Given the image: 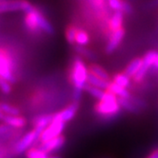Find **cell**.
I'll list each match as a JSON object with an SVG mask.
<instances>
[{"mask_svg": "<svg viewBox=\"0 0 158 158\" xmlns=\"http://www.w3.org/2000/svg\"><path fill=\"white\" fill-rule=\"evenodd\" d=\"M66 142V138L64 135H60V136L53 138L52 140H49L47 142H42L40 143V145L38 146V148L46 152L47 154H51L56 151L60 150L61 148H63V146L65 145Z\"/></svg>", "mask_w": 158, "mask_h": 158, "instance_id": "9c48e42d", "label": "cell"}, {"mask_svg": "<svg viewBox=\"0 0 158 158\" xmlns=\"http://www.w3.org/2000/svg\"><path fill=\"white\" fill-rule=\"evenodd\" d=\"M78 109H79V103L78 102H73L69 106H67L65 109H63L61 111L57 112V114H55L53 115L56 118L60 119L61 121L67 123V122H70L71 120H73L74 118V116L76 115L77 111H78Z\"/></svg>", "mask_w": 158, "mask_h": 158, "instance_id": "30bf717a", "label": "cell"}, {"mask_svg": "<svg viewBox=\"0 0 158 158\" xmlns=\"http://www.w3.org/2000/svg\"><path fill=\"white\" fill-rule=\"evenodd\" d=\"M33 9V6L27 0H1L0 14L10 12H24L25 14Z\"/></svg>", "mask_w": 158, "mask_h": 158, "instance_id": "277c9868", "label": "cell"}, {"mask_svg": "<svg viewBox=\"0 0 158 158\" xmlns=\"http://www.w3.org/2000/svg\"><path fill=\"white\" fill-rule=\"evenodd\" d=\"M5 114H3V112L1 111V110H0V120H1V121H3L4 120V118H5Z\"/></svg>", "mask_w": 158, "mask_h": 158, "instance_id": "d6a6232c", "label": "cell"}, {"mask_svg": "<svg viewBox=\"0 0 158 158\" xmlns=\"http://www.w3.org/2000/svg\"><path fill=\"white\" fill-rule=\"evenodd\" d=\"M39 139H40L39 134L35 130L30 131L26 132L17 141V143L15 145L14 151L16 154H22L24 152H27L31 149V147L36 141H39Z\"/></svg>", "mask_w": 158, "mask_h": 158, "instance_id": "8992f818", "label": "cell"}, {"mask_svg": "<svg viewBox=\"0 0 158 158\" xmlns=\"http://www.w3.org/2000/svg\"><path fill=\"white\" fill-rule=\"evenodd\" d=\"M91 41V37L88 31H86L83 29H78L75 38V46H83L87 47Z\"/></svg>", "mask_w": 158, "mask_h": 158, "instance_id": "7402d4cb", "label": "cell"}, {"mask_svg": "<svg viewBox=\"0 0 158 158\" xmlns=\"http://www.w3.org/2000/svg\"><path fill=\"white\" fill-rule=\"evenodd\" d=\"M108 4L109 7L114 12L121 10L125 15H131L132 13L131 5L125 0H108Z\"/></svg>", "mask_w": 158, "mask_h": 158, "instance_id": "4fadbf2b", "label": "cell"}, {"mask_svg": "<svg viewBox=\"0 0 158 158\" xmlns=\"http://www.w3.org/2000/svg\"><path fill=\"white\" fill-rule=\"evenodd\" d=\"M38 9L35 7H33V9L30 12L26 13L25 18H24V24L26 29L31 32L35 33V35H38L41 32V30L38 26V21H37V13H38Z\"/></svg>", "mask_w": 158, "mask_h": 158, "instance_id": "ba28073f", "label": "cell"}, {"mask_svg": "<svg viewBox=\"0 0 158 158\" xmlns=\"http://www.w3.org/2000/svg\"><path fill=\"white\" fill-rule=\"evenodd\" d=\"M85 91L91 96L97 99L98 101L104 99V97L106 95V93H107V91H105V89H101L99 88H96V87H94V86H91V85H88L86 87Z\"/></svg>", "mask_w": 158, "mask_h": 158, "instance_id": "cb8c5ba5", "label": "cell"}, {"mask_svg": "<svg viewBox=\"0 0 158 158\" xmlns=\"http://www.w3.org/2000/svg\"><path fill=\"white\" fill-rule=\"evenodd\" d=\"M124 17H125V14L121 10H116L114 13L109 20V30L110 33L114 31L123 28V23H124Z\"/></svg>", "mask_w": 158, "mask_h": 158, "instance_id": "7c38bea8", "label": "cell"}, {"mask_svg": "<svg viewBox=\"0 0 158 158\" xmlns=\"http://www.w3.org/2000/svg\"><path fill=\"white\" fill-rule=\"evenodd\" d=\"M118 97L111 92L107 91L104 99L98 101L94 106V111L104 119H114L115 118L121 110Z\"/></svg>", "mask_w": 158, "mask_h": 158, "instance_id": "7a4b0ae2", "label": "cell"}, {"mask_svg": "<svg viewBox=\"0 0 158 158\" xmlns=\"http://www.w3.org/2000/svg\"><path fill=\"white\" fill-rule=\"evenodd\" d=\"M112 82L116 83L117 85L121 86V87H124V88H130L131 87V77H129L125 73H115L114 76H112V79H111Z\"/></svg>", "mask_w": 158, "mask_h": 158, "instance_id": "603a6c76", "label": "cell"}, {"mask_svg": "<svg viewBox=\"0 0 158 158\" xmlns=\"http://www.w3.org/2000/svg\"><path fill=\"white\" fill-rule=\"evenodd\" d=\"M107 91H110L111 92L114 94H115L118 98H126V99H131V94L129 92V89L124 88V87H121L119 85H117L116 83L110 81V86L108 88Z\"/></svg>", "mask_w": 158, "mask_h": 158, "instance_id": "5bb4252c", "label": "cell"}, {"mask_svg": "<svg viewBox=\"0 0 158 158\" xmlns=\"http://www.w3.org/2000/svg\"><path fill=\"white\" fill-rule=\"evenodd\" d=\"M142 66H143V58L136 57L128 64V66L126 67L124 73H125L129 77L133 78L134 75L139 72V70L142 68Z\"/></svg>", "mask_w": 158, "mask_h": 158, "instance_id": "e0dca14e", "label": "cell"}, {"mask_svg": "<svg viewBox=\"0 0 158 158\" xmlns=\"http://www.w3.org/2000/svg\"><path fill=\"white\" fill-rule=\"evenodd\" d=\"M0 110L5 115H20V110L17 107L5 102H0Z\"/></svg>", "mask_w": 158, "mask_h": 158, "instance_id": "d4e9b609", "label": "cell"}, {"mask_svg": "<svg viewBox=\"0 0 158 158\" xmlns=\"http://www.w3.org/2000/svg\"><path fill=\"white\" fill-rule=\"evenodd\" d=\"M78 28L76 26L71 25L67 28L66 30V39L71 45H75V38H76V33H77Z\"/></svg>", "mask_w": 158, "mask_h": 158, "instance_id": "484cf974", "label": "cell"}, {"mask_svg": "<svg viewBox=\"0 0 158 158\" xmlns=\"http://www.w3.org/2000/svg\"><path fill=\"white\" fill-rule=\"evenodd\" d=\"M4 123L9 125L10 128L21 129L26 126V119L20 115H6L4 118Z\"/></svg>", "mask_w": 158, "mask_h": 158, "instance_id": "9a60e30c", "label": "cell"}, {"mask_svg": "<svg viewBox=\"0 0 158 158\" xmlns=\"http://www.w3.org/2000/svg\"><path fill=\"white\" fill-rule=\"evenodd\" d=\"M89 67L86 66L81 56H75L72 63L71 68V82L73 86V102L80 101L83 92L88 86V75Z\"/></svg>", "mask_w": 158, "mask_h": 158, "instance_id": "6da1fadb", "label": "cell"}, {"mask_svg": "<svg viewBox=\"0 0 158 158\" xmlns=\"http://www.w3.org/2000/svg\"><path fill=\"white\" fill-rule=\"evenodd\" d=\"M52 119H53V114H42L37 116L33 120V125H35V129L33 130L39 134V136H41L42 132L52 123Z\"/></svg>", "mask_w": 158, "mask_h": 158, "instance_id": "8fae6325", "label": "cell"}, {"mask_svg": "<svg viewBox=\"0 0 158 158\" xmlns=\"http://www.w3.org/2000/svg\"><path fill=\"white\" fill-rule=\"evenodd\" d=\"M0 1H1V0H0Z\"/></svg>", "mask_w": 158, "mask_h": 158, "instance_id": "d590c367", "label": "cell"}, {"mask_svg": "<svg viewBox=\"0 0 158 158\" xmlns=\"http://www.w3.org/2000/svg\"><path fill=\"white\" fill-rule=\"evenodd\" d=\"M74 50L76 52V53L81 56L82 58L89 60V61H95L97 60L98 56L97 54L91 49H89L87 47H83V46H75Z\"/></svg>", "mask_w": 158, "mask_h": 158, "instance_id": "ffe728a7", "label": "cell"}, {"mask_svg": "<svg viewBox=\"0 0 158 158\" xmlns=\"http://www.w3.org/2000/svg\"><path fill=\"white\" fill-rule=\"evenodd\" d=\"M147 158H158V149L152 151Z\"/></svg>", "mask_w": 158, "mask_h": 158, "instance_id": "f546056e", "label": "cell"}, {"mask_svg": "<svg viewBox=\"0 0 158 158\" xmlns=\"http://www.w3.org/2000/svg\"><path fill=\"white\" fill-rule=\"evenodd\" d=\"M10 126L7 125V124H3V125H0V135L6 134L9 131H10Z\"/></svg>", "mask_w": 158, "mask_h": 158, "instance_id": "f1b7e54d", "label": "cell"}, {"mask_svg": "<svg viewBox=\"0 0 158 158\" xmlns=\"http://www.w3.org/2000/svg\"><path fill=\"white\" fill-rule=\"evenodd\" d=\"M37 21H38V26L41 30V31L45 32L46 35H52L54 33V29L52 25L51 24V22L44 16V15L38 10L37 13Z\"/></svg>", "mask_w": 158, "mask_h": 158, "instance_id": "2e32d148", "label": "cell"}, {"mask_svg": "<svg viewBox=\"0 0 158 158\" xmlns=\"http://www.w3.org/2000/svg\"><path fill=\"white\" fill-rule=\"evenodd\" d=\"M119 104L123 110H125L128 112L133 114H138L141 109L135 104L131 99H126V98H118Z\"/></svg>", "mask_w": 158, "mask_h": 158, "instance_id": "d6986e66", "label": "cell"}, {"mask_svg": "<svg viewBox=\"0 0 158 158\" xmlns=\"http://www.w3.org/2000/svg\"><path fill=\"white\" fill-rule=\"evenodd\" d=\"M105 158H110V157H105Z\"/></svg>", "mask_w": 158, "mask_h": 158, "instance_id": "e575fe53", "label": "cell"}, {"mask_svg": "<svg viewBox=\"0 0 158 158\" xmlns=\"http://www.w3.org/2000/svg\"><path fill=\"white\" fill-rule=\"evenodd\" d=\"M27 158H49V155L42 152L39 148H31L26 152Z\"/></svg>", "mask_w": 158, "mask_h": 158, "instance_id": "4316f807", "label": "cell"}, {"mask_svg": "<svg viewBox=\"0 0 158 158\" xmlns=\"http://www.w3.org/2000/svg\"><path fill=\"white\" fill-rule=\"evenodd\" d=\"M151 5L154 6V7H158V0H152L151 2Z\"/></svg>", "mask_w": 158, "mask_h": 158, "instance_id": "4dcf8cb0", "label": "cell"}, {"mask_svg": "<svg viewBox=\"0 0 158 158\" xmlns=\"http://www.w3.org/2000/svg\"><path fill=\"white\" fill-rule=\"evenodd\" d=\"M153 68H156V69H158V54H157V56H156V59H155V61H154Z\"/></svg>", "mask_w": 158, "mask_h": 158, "instance_id": "1f68e13d", "label": "cell"}, {"mask_svg": "<svg viewBox=\"0 0 158 158\" xmlns=\"http://www.w3.org/2000/svg\"><path fill=\"white\" fill-rule=\"evenodd\" d=\"M14 61L8 52L0 50V77L10 83H15L16 78L14 73Z\"/></svg>", "mask_w": 158, "mask_h": 158, "instance_id": "3957f363", "label": "cell"}, {"mask_svg": "<svg viewBox=\"0 0 158 158\" xmlns=\"http://www.w3.org/2000/svg\"><path fill=\"white\" fill-rule=\"evenodd\" d=\"M110 81L104 80V79L96 76L95 74H94L91 72L89 73V75H88V85H91V86H94V87L99 88L101 89H105V91H107L109 86H110Z\"/></svg>", "mask_w": 158, "mask_h": 158, "instance_id": "ac0fdd59", "label": "cell"}, {"mask_svg": "<svg viewBox=\"0 0 158 158\" xmlns=\"http://www.w3.org/2000/svg\"><path fill=\"white\" fill-rule=\"evenodd\" d=\"M49 158H61L59 155H50Z\"/></svg>", "mask_w": 158, "mask_h": 158, "instance_id": "836d02e7", "label": "cell"}, {"mask_svg": "<svg viewBox=\"0 0 158 158\" xmlns=\"http://www.w3.org/2000/svg\"><path fill=\"white\" fill-rule=\"evenodd\" d=\"M107 1H108V0H107Z\"/></svg>", "mask_w": 158, "mask_h": 158, "instance_id": "8d00e7d4", "label": "cell"}, {"mask_svg": "<svg viewBox=\"0 0 158 158\" xmlns=\"http://www.w3.org/2000/svg\"><path fill=\"white\" fill-rule=\"evenodd\" d=\"M125 29L121 28L115 31H114L112 33H110V38L106 44V47H105V52L107 54H111L114 53L118 47L120 46L121 42L123 41L124 37H125Z\"/></svg>", "mask_w": 158, "mask_h": 158, "instance_id": "52a82bcc", "label": "cell"}, {"mask_svg": "<svg viewBox=\"0 0 158 158\" xmlns=\"http://www.w3.org/2000/svg\"><path fill=\"white\" fill-rule=\"evenodd\" d=\"M65 125H66L65 122L61 121L58 118H56L53 115V119H52V123L41 134L40 139H39L40 143L47 142L49 140H52L53 138H56V137L60 136V135H62V132L65 129Z\"/></svg>", "mask_w": 158, "mask_h": 158, "instance_id": "5b68a950", "label": "cell"}, {"mask_svg": "<svg viewBox=\"0 0 158 158\" xmlns=\"http://www.w3.org/2000/svg\"><path fill=\"white\" fill-rule=\"evenodd\" d=\"M0 91L5 94H10L12 93V83L4 78L0 77Z\"/></svg>", "mask_w": 158, "mask_h": 158, "instance_id": "83f0119b", "label": "cell"}, {"mask_svg": "<svg viewBox=\"0 0 158 158\" xmlns=\"http://www.w3.org/2000/svg\"><path fill=\"white\" fill-rule=\"evenodd\" d=\"M89 71L91 72V73H93L94 74H95L96 76L104 79V80L111 81L109 73L104 69V68H102V67H101L100 65H98V64L92 63L91 65L89 66Z\"/></svg>", "mask_w": 158, "mask_h": 158, "instance_id": "44dd1931", "label": "cell"}]
</instances>
